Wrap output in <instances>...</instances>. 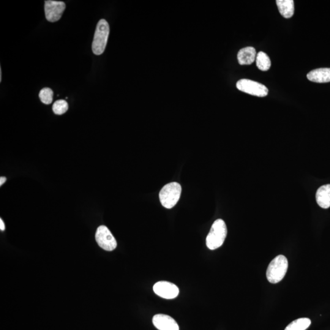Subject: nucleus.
I'll use <instances>...</instances> for the list:
<instances>
[{
  "instance_id": "f257e3e1",
  "label": "nucleus",
  "mask_w": 330,
  "mask_h": 330,
  "mask_svg": "<svg viewBox=\"0 0 330 330\" xmlns=\"http://www.w3.org/2000/svg\"><path fill=\"white\" fill-rule=\"evenodd\" d=\"M228 230L226 223L222 219H218L213 223L211 231L206 238V245L209 249L214 250L222 247L227 236Z\"/></svg>"
},
{
  "instance_id": "f03ea898",
  "label": "nucleus",
  "mask_w": 330,
  "mask_h": 330,
  "mask_svg": "<svg viewBox=\"0 0 330 330\" xmlns=\"http://www.w3.org/2000/svg\"><path fill=\"white\" fill-rule=\"evenodd\" d=\"M288 259L283 255L277 256L270 263L267 270V280L272 284L281 282L285 277L288 269Z\"/></svg>"
},
{
  "instance_id": "7ed1b4c3",
  "label": "nucleus",
  "mask_w": 330,
  "mask_h": 330,
  "mask_svg": "<svg viewBox=\"0 0 330 330\" xmlns=\"http://www.w3.org/2000/svg\"><path fill=\"white\" fill-rule=\"evenodd\" d=\"M110 34V26L105 19H101L97 24L95 29L93 42H92V51L96 55H100L105 50L108 39Z\"/></svg>"
},
{
  "instance_id": "20e7f679",
  "label": "nucleus",
  "mask_w": 330,
  "mask_h": 330,
  "mask_svg": "<svg viewBox=\"0 0 330 330\" xmlns=\"http://www.w3.org/2000/svg\"><path fill=\"white\" fill-rule=\"evenodd\" d=\"M181 185L177 182H171L162 188L159 193L161 204L166 209H171L176 205L181 197Z\"/></svg>"
},
{
  "instance_id": "39448f33",
  "label": "nucleus",
  "mask_w": 330,
  "mask_h": 330,
  "mask_svg": "<svg viewBox=\"0 0 330 330\" xmlns=\"http://www.w3.org/2000/svg\"><path fill=\"white\" fill-rule=\"evenodd\" d=\"M236 86L239 91L255 96L266 97L269 93V89L264 84L248 79H242L237 81Z\"/></svg>"
},
{
  "instance_id": "423d86ee",
  "label": "nucleus",
  "mask_w": 330,
  "mask_h": 330,
  "mask_svg": "<svg viewBox=\"0 0 330 330\" xmlns=\"http://www.w3.org/2000/svg\"><path fill=\"white\" fill-rule=\"evenodd\" d=\"M95 240L100 248L108 252H111L117 247L115 238L105 226H100L97 228Z\"/></svg>"
},
{
  "instance_id": "0eeeda50",
  "label": "nucleus",
  "mask_w": 330,
  "mask_h": 330,
  "mask_svg": "<svg viewBox=\"0 0 330 330\" xmlns=\"http://www.w3.org/2000/svg\"><path fill=\"white\" fill-rule=\"evenodd\" d=\"M65 9L63 1L48 0L45 1V13L46 19L50 22H55L61 18Z\"/></svg>"
},
{
  "instance_id": "6e6552de",
  "label": "nucleus",
  "mask_w": 330,
  "mask_h": 330,
  "mask_svg": "<svg viewBox=\"0 0 330 330\" xmlns=\"http://www.w3.org/2000/svg\"><path fill=\"white\" fill-rule=\"evenodd\" d=\"M153 290L158 296L165 299H175L179 294V289L176 285L165 281L155 283Z\"/></svg>"
},
{
  "instance_id": "1a4fd4ad",
  "label": "nucleus",
  "mask_w": 330,
  "mask_h": 330,
  "mask_svg": "<svg viewBox=\"0 0 330 330\" xmlns=\"http://www.w3.org/2000/svg\"><path fill=\"white\" fill-rule=\"evenodd\" d=\"M154 326L159 330H179V327L173 318L168 315H156L152 319Z\"/></svg>"
},
{
  "instance_id": "9d476101",
  "label": "nucleus",
  "mask_w": 330,
  "mask_h": 330,
  "mask_svg": "<svg viewBox=\"0 0 330 330\" xmlns=\"http://www.w3.org/2000/svg\"><path fill=\"white\" fill-rule=\"evenodd\" d=\"M308 80L313 82L323 83L330 82V68H320L308 73Z\"/></svg>"
},
{
  "instance_id": "9b49d317",
  "label": "nucleus",
  "mask_w": 330,
  "mask_h": 330,
  "mask_svg": "<svg viewBox=\"0 0 330 330\" xmlns=\"http://www.w3.org/2000/svg\"><path fill=\"white\" fill-rule=\"evenodd\" d=\"M316 201L322 208L326 209L330 207V184L323 185L316 192Z\"/></svg>"
},
{
  "instance_id": "f8f14e48",
  "label": "nucleus",
  "mask_w": 330,
  "mask_h": 330,
  "mask_svg": "<svg viewBox=\"0 0 330 330\" xmlns=\"http://www.w3.org/2000/svg\"><path fill=\"white\" fill-rule=\"evenodd\" d=\"M256 51L252 47L241 49L237 54L239 63L241 65H250L255 61Z\"/></svg>"
},
{
  "instance_id": "ddd939ff",
  "label": "nucleus",
  "mask_w": 330,
  "mask_h": 330,
  "mask_svg": "<svg viewBox=\"0 0 330 330\" xmlns=\"http://www.w3.org/2000/svg\"><path fill=\"white\" fill-rule=\"evenodd\" d=\"M277 4L279 11L283 17L289 18L294 13V1L293 0H277Z\"/></svg>"
},
{
  "instance_id": "4468645a",
  "label": "nucleus",
  "mask_w": 330,
  "mask_h": 330,
  "mask_svg": "<svg viewBox=\"0 0 330 330\" xmlns=\"http://www.w3.org/2000/svg\"><path fill=\"white\" fill-rule=\"evenodd\" d=\"M312 324L310 319L300 318L292 323L286 327L285 330H306Z\"/></svg>"
},
{
  "instance_id": "2eb2a0df",
  "label": "nucleus",
  "mask_w": 330,
  "mask_h": 330,
  "mask_svg": "<svg viewBox=\"0 0 330 330\" xmlns=\"http://www.w3.org/2000/svg\"><path fill=\"white\" fill-rule=\"evenodd\" d=\"M256 65L259 69L267 71L271 66V61L268 55L263 51H260L256 56Z\"/></svg>"
},
{
  "instance_id": "dca6fc26",
  "label": "nucleus",
  "mask_w": 330,
  "mask_h": 330,
  "mask_svg": "<svg viewBox=\"0 0 330 330\" xmlns=\"http://www.w3.org/2000/svg\"><path fill=\"white\" fill-rule=\"evenodd\" d=\"M69 108V105L66 101L64 100H58L56 101L53 105V111L56 115H62L67 112Z\"/></svg>"
},
{
  "instance_id": "f3484780",
  "label": "nucleus",
  "mask_w": 330,
  "mask_h": 330,
  "mask_svg": "<svg viewBox=\"0 0 330 330\" xmlns=\"http://www.w3.org/2000/svg\"><path fill=\"white\" fill-rule=\"evenodd\" d=\"M39 96L42 103L49 105L52 102L53 92L50 88H44L40 91Z\"/></svg>"
},
{
  "instance_id": "a211bd4d",
  "label": "nucleus",
  "mask_w": 330,
  "mask_h": 330,
  "mask_svg": "<svg viewBox=\"0 0 330 330\" xmlns=\"http://www.w3.org/2000/svg\"><path fill=\"white\" fill-rule=\"evenodd\" d=\"M0 230H1V231H4L5 230L4 223L3 221L2 220L1 218L0 219Z\"/></svg>"
},
{
  "instance_id": "6ab92c4d",
  "label": "nucleus",
  "mask_w": 330,
  "mask_h": 330,
  "mask_svg": "<svg viewBox=\"0 0 330 330\" xmlns=\"http://www.w3.org/2000/svg\"><path fill=\"white\" fill-rule=\"evenodd\" d=\"M6 177H1V178H0V186H2V185L4 184V182L6 181Z\"/></svg>"
},
{
  "instance_id": "aec40b11",
  "label": "nucleus",
  "mask_w": 330,
  "mask_h": 330,
  "mask_svg": "<svg viewBox=\"0 0 330 330\" xmlns=\"http://www.w3.org/2000/svg\"><path fill=\"white\" fill-rule=\"evenodd\" d=\"M2 80V71L1 69H0V82H1Z\"/></svg>"
}]
</instances>
